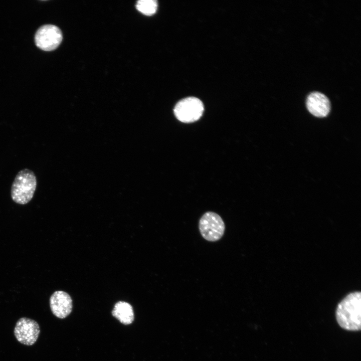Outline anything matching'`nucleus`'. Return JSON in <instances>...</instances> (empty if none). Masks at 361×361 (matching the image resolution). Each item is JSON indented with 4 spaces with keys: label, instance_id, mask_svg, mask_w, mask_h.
Returning <instances> with one entry per match:
<instances>
[{
    "label": "nucleus",
    "instance_id": "obj_1",
    "mask_svg": "<svg viewBox=\"0 0 361 361\" xmlns=\"http://www.w3.org/2000/svg\"><path fill=\"white\" fill-rule=\"evenodd\" d=\"M337 323L342 328L358 331L361 328V293L354 291L347 294L336 309Z\"/></svg>",
    "mask_w": 361,
    "mask_h": 361
},
{
    "label": "nucleus",
    "instance_id": "obj_2",
    "mask_svg": "<svg viewBox=\"0 0 361 361\" xmlns=\"http://www.w3.org/2000/svg\"><path fill=\"white\" fill-rule=\"evenodd\" d=\"M37 187V178L34 172L24 168L18 173L12 184L11 198L20 205L28 203L33 198Z\"/></svg>",
    "mask_w": 361,
    "mask_h": 361
},
{
    "label": "nucleus",
    "instance_id": "obj_3",
    "mask_svg": "<svg viewBox=\"0 0 361 361\" xmlns=\"http://www.w3.org/2000/svg\"><path fill=\"white\" fill-rule=\"evenodd\" d=\"M199 228L202 237L210 242L220 240L225 230V224L222 218L212 212H206L202 216L199 221Z\"/></svg>",
    "mask_w": 361,
    "mask_h": 361
},
{
    "label": "nucleus",
    "instance_id": "obj_4",
    "mask_svg": "<svg viewBox=\"0 0 361 361\" xmlns=\"http://www.w3.org/2000/svg\"><path fill=\"white\" fill-rule=\"evenodd\" d=\"M204 105L198 98L190 97L177 103L174 108L176 118L184 123H191L200 118L204 112Z\"/></svg>",
    "mask_w": 361,
    "mask_h": 361
},
{
    "label": "nucleus",
    "instance_id": "obj_5",
    "mask_svg": "<svg viewBox=\"0 0 361 361\" xmlns=\"http://www.w3.org/2000/svg\"><path fill=\"white\" fill-rule=\"evenodd\" d=\"M62 38V33L58 27L53 25H46L37 30L35 40L36 45L40 49L50 51L59 46Z\"/></svg>",
    "mask_w": 361,
    "mask_h": 361
},
{
    "label": "nucleus",
    "instance_id": "obj_6",
    "mask_svg": "<svg viewBox=\"0 0 361 361\" xmlns=\"http://www.w3.org/2000/svg\"><path fill=\"white\" fill-rule=\"evenodd\" d=\"M14 332L19 342L26 345H32L39 337L40 328L36 321L22 317L17 321Z\"/></svg>",
    "mask_w": 361,
    "mask_h": 361
},
{
    "label": "nucleus",
    "instance_id": "obj_7",
    "mask_svg": "<svg viewBox=\"0 0 361 361\" xmlns=\"http://www.w3.org/2000/svg\"><path fill=\"white\" fill-rule=\"evenodd\" d=\"M50 306L53 314L59 318L68 316L72 310V300L63 291L54 292L50 298Z\"/></svg>",
    "mask_w": 361,
    "mask_h": 361
},
{
    "label": "nucleus",
    "instance_id": "obj_8",
    "mask_svg": "<svg viewBox=\"0 0 361 361\" xmlns=\"http://www.w3.org/2000/svg\"><path fill=\"white\" fill-rule=\"evenodd\" d=\"M306 107L314 116L324 117L330 112V103L328 98L323 93L313 92L307 96Z\"/></svg>",
    "mask_w": 361,
    "mask_h": 361
},
{
    "label": "nucleus",
    "instance_id": "obj_9",
    "mask_svg": "<svg viewBox=\"0 0 361 361\" xmlns=\"http://www.w3.org/2000/svg\"><path fill=\"white\" fill-rule=\"evenodd\" d=\"M112 314L125 325L130 324L134 320L133 308L129 303L125 301L117 302L114 305Z\"/></svg>",
    "mask_w": 361,
    "mask_h": 361
},
{
    "label": "nucleus",
    "instance_id": "obj_10",
    "mask_svg": "<svg viewBox=\"0 0 361 361\" xmlns=\"http://www.w3.org/2000/svg\"><path fill=\"white\" fill-rule=\"evenodd\" d=\"M137 10L146 16H151L155 13L157 3L155 0H139L136 5Z\"/></svg>",
    "mask_w": 361,
    "mask_h": 361
}]
</instances>
